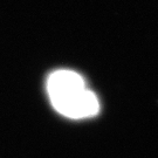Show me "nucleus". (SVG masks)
<instances>
[{"label": "nucleus", "instance_id": "1", "mask_svg": "<svg viewBox=\"0 0 158 158\" xmlns=\"http://www.w3.org/2000/svg\"><path fill=\"white\" fill-rule=\"evenodd\" d=\"M47 91L55 110L69 118L95 116L100 103L93 91L85 88V80L73 70H56L47 81Z\"/></svg>", "mask_w": 158, "mask_h": 158}]
</instances>
